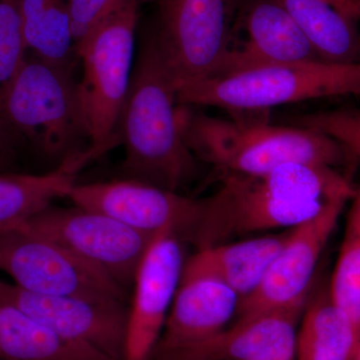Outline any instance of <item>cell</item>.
<instances>
[{"label": "cell", "mask_w": 360, "mask_h": 360, "mask_svg": "<svg viewBox=\"0 0 360 360\" xmlns=\"http://www.w3.org/2000/svg\"><path fill=\"white\" fill-rule=\"evenodd\" d=\"M355 188L338 168L326 165L291 163L264 174H222L217 191L200 200L186 240L201 250L288 231L352 200Z\"/></svg>", "instance_id": "obj_1"}, {"label": "cell", "mask_w": 360, "mask_h": 360, "mask_svg": "<svg viewBox=\"0 0 360 360\" xmlns=\"http://www.w3.org/2000/svg\"><path fill=\"white\" fill-rule=\"evenodd\" d=\"M176 84L151 32L142 40L123 105L118 137L124 146L120 179L181 193L198 160L180 131Z\"/></svg>", "instance_id": "obj_2"}, {"label": "cell", "mask_w": 360, "mask_h": 360, "mask_svg": "<svg viewBox=\"0 0 360 360\" xmlns=\"http://www.w3.org/2000/svg\"><path fill=\"white\" fill-rule=\"evenodd\" d=\"M180 131L198 160L222 174H258L291 163L347 165L349 153L319 130L270 124L265 112L214 117L179 104Z\"/></svg>", "instance_id": "obj_3"}, {"label": "cell", "mask_w": 360, "mask_h": 360, "mask_svg": "<svg viewBox=\"0 0 360 360\" xmlns=\"http://www.w3.org/2000/svg\"><path fill=\"white\" fill-rule=\"evenodd\" d=\"M0 123L58 167L75 174L82 168L90 139L73 68L28 52L0 101Z\"/></svg>", "instance_id": "obj_4"}, {"label": "cell", "mask_w": 360, "mask_h": 360, "mask_svg": "<svg viewBox=\"0 0 360 360\" xmlns=\"http://www.w3.org/2000/svg\"><path fill=\"white\" fill-rule=\"evenodd\" d=\"M179 104L212 106L231 115L340 96L360 97V63L324 60L265 66L179 85Z\"/></svg>", "instance_id": "obj_5"}, {"label": "cell", "mask_w": 360, "mask_h": 360, "mask_svg": "<svg viewBox=\"0 0 360 360\" xmlns=\"http://www.w3.org/2000/svg\"><path fill=\"white\" fill-rule=\"evenodd\" d=\"M143 0H125L77 49L84 75L78 82L89 134L82 168L120 144L118 122L132 75L135 30Z\"/></svg>", "instance_id": "obj_6"}, {"label": "cell", "mask_w": 360, "mask_h": 360, "mask_svg": "<svg viewBox=\"0 0 360 360\" xmlns=\"http://www.w3.org/2000/svg\"><path fill=\"white\" fill-rule=\"evenodd\" d=\"M151 34L176 84L214 77L231 49L245 0H155Z\"/></svg>", "instance_id": "obj_7"}, {"label": "cell", "mask_w": 360, "mask_h": 360, "mask_svg": "<svg viewBox=\"0 0 360 360\" xmlns=\"http://www.w3.org/2000/svg\"><path fill=\"white\" fill-rule=\"evenodd\" d=\"M20 225L101 270L124 290L134 284L156 234L136 231L103 213L75 205H51Z\"/></svg>", "instance_id": "obj_8"}, {"label": "cell", "mask_w": 360, "mask_h": 360, "mask_svg": "<svg viewBox=\"0 0 360 360\" xmlns=\"http://www.w3.org/2000/svg\"><path fill=\"white\" fill-rule=\"evenodd\" d=\"M0 271L23 290L124 302L125 290L65 248L18 225L0 231Z\"/></svg>", "instance_id": "obj_9"}, {"label": "cell", "mask_w": 360, "mask_h": 360, "mask_svg": "<svg viewBox=\"0 0 360 360\" xmlns=\"http://www.w3.org/2000/svg\"><path fill=\"white\" fill-rule=\"evenodd\" d=\"M0 303L16 307L68 340L112 360H124L129 309L123 302L41 295L0 279Z\"/></svg>", "instance_id": "obj_10"}, {"label": "cell", "mask_w": 360, "mask_h": 360, "mask_svg": "<svg viewBox=\"0 0 360 360\" xmlns=\"http://www.w3.org/2000/svg\"><path fill=\"white\" fill-rule=\"evenodd\" d=\"M65 198L78 207L103 213L136 231L155 234L174 229L181 240L191 233L200 208V200L125 179L75 182Z\"/></svg>", "instance_id": "obj_11"}, {"label": "cell", "mask_w": 360, "mask_h": 360, "mask_svg": "<svg viewBox=\"0 0 360 360\" xmlns=\"http://www.w3.org/2000/svg\"><path fill=\"white\" fill-rule=\"evenodd\" d=\"M181 238L174 229L158 232L134 277L124 360H149L167 322L184 267Z\"/></svg>", "instance_id": "obj_12"}, {"label": "cell", "mask_w": 360, "mask_h": 360, "mask_svg": "<svg viewBox=\"0 0 360 360\" xmlns=\"http://www.w3.org/2000/svg\"><path fill=\"white\" fill-rule=\"evenodd\" d=\"M345 205L328 206L290 229L257 290L239 302L234 321L285 307L311 292L317 264Z\"/></svg>", "instance_id": "obj_13"}, {"label": "cell", "mask_w": 360, "mask_h": 360, "mask_svg": "<svg viewBox=\"0 0 360 360\" xmlns=\"http://www.w3.org/2000/svg\"><path fill=\"white\" fill-rule=\"evenodd\" d=\"M240 296L221 279L187 260L167 322L149 360H169L231 324Z\"/></svg>", "instance_id": "obj_14"}, {"label": "cell", "mask_w": 360, "mask_h": 360, "mask_svg": "<svg viewBox=\"0 0 360 360\" xmlns=\"http://www.w3.org/2000/svg\"><path fill=\"white\" fill-rule=\"evenodd\" d=\"M236 28L241 30L245 37L240 41H232L219 71L212 77L265 66L322 60L276 0H245Z\"/></svg>", "instance_id": "obj_15"}, {"label": "cell", "mask_w": 360, "mask_h": 360, "mask_svg": "<svg viewBox=\"0 0 360 360\" xmlns=\"http://www.w3.org/2000/svg\"><path fill=\"white\" fill-rule=\"evenodd\" d=\"M310 293L285 307L236 321L169 360H295L296 335Z\"/></svg>", "instance_id": "obj_16"}, {"label": "cell", "mask_w": 360, "mask_h": 360, "mask_svg": "<svg viewBox=\"0 0 360 360\" xmlns=\"http://www.w3.org/2000/svg\"><path fill=\"white\" fill-rule=\"evenodd\" d=\"M360 347V331L329 292L314 288L296 335L295 360H352Z\"/></svg>", "instance_id": "obj_17"}, {"label": "cell", "mask_w": 360, "mask_h": 360, "mask_svg": "<svg viewBox=\"0 0 360 360\" xmlns=\"http://www.w3.org/2000/svg\"><path fill=\"white\" fill-rule=\"evenodd\" d=\"M290 229L198 250L191 262L221 279L241 300L257 290Z\"/></svg>", "instance_id": "obj_18"}, {"label": "cell", "mask_w": 360, "mask_h": 360, "mask_svg": "<svg viewBox=\"0 0 360 360\" xmlns=\"http://www.w3.org/2000/svg\"><path fill=\"white\" fill-rule=\"evenodd\" d=\"M0 360H112L0 303Z\"/></svg>", "instance_id": "obj_19"}, {"label": "cell", "mask_w": 360, "mask_h": 360, "mask_svg": "<svg viewBox=\"0 0 360 360\" xmlns=\"http://www.w3.org/2000/svg\"><path fill=\"white\" fill-rule=\"evenodd\" d=\"M309 39L319 58L335 63H360V32L326 0H276Z\"/></svg>", "instance_id": "obj_20"}, {"label": "cell", "mask_w": 360, "mask_h": 360, "mask_svg": "<svg viewBox=\"0 0 360 360\" xmlns=\"http://www.w3.org/2000/svg\"><path fill=\"white\" fill-rule=\"evenodd\" d=\"M20 11L28 52L49 65L75 68L68 0H20Z\"/></svg>", "instance_id": "obj_21"}, {"label": "cell", "mask_w": 360, "mask_h": 360, "mask_svg": "<svg viewBox=\"0 0 360 360\" xmlns=\"http://www.w3.org/2000/svg\"><path fill=\"white\" fill-rule=\"evenodd\" d=\"M75 179L65 167L44 174H0V231L22 224L56 198H65Z\"/></svg>", "instance_id": "obj_22"}, {"label": "cell", "mask_w": 360, "mask_h": 360, "mask_svg": "<svg viewBox=\"0 0 360 360\" xmlns=\"http://www.w3.org/2000/svg\"><path fill=\"white\" fill-rule=\"evenodd\" d=\"M328 288L335 302L349 315L360 331V184L352 198Z\"/></svg>", "instance_id": "obj_23"}, {"label": "cell", "mask_w": 360, "mask_h": 360, "mask_svg": "<svg viewBox=\"0 0 360 360\" xmlns=\"http://www.w3.org/2000/svg\"><path fill=\"white\" fill-rule=\"evenodd\" d=\"M27 53L20 0H0V101Z\"/></svg>", "instance_id": "obj_24"}, {"label": "cell", "mask_w": 360, "mask_h": 360, "mask_svg": "<svg viewBox=\"0 0 360 360\" xmlns=\"http://www.w3.org/2000/svg\"><path fill=\"white\" fill-rule=\"evenodd\" d=\"M288 120L292 125L319 130L335 139L350 155L360 158V110L316 111L292 116Z\"/></svg>", "instance_id": "obj_25"}, {"label": "cell", "mask_w": 360, "mask_h": 360, "mask_svg": "<svg viewBox=\"0 0 360 360\" xmlns=\"http://www.w3.org/2000/svg\"><path fill=\"white\" fill-rule=\"evenodd\" d=\"M125 0H68L75 51L99 23Z\"/></svg>", "instance_id": "obj_26"}, {"label": "cell", "mask_w": 360, "mask_h": 360, "mask_svg": "<svg viewBox=\"0 0 360 360\" xmlns=\"http://www.w3.org/2000/svg\"><path fill=\"white\" fill-rule=\"evenodd\" d=\"M21 143L0 123V174L13 172Z\"/></svg>", "instance_id": "obj_27"}, {"label": "cell", "mask_w": 360, "mask_h": 360, "mask_svg": "<svg viewBox=\"0 0 360 360\" xmlns=\"http://www.w3.org/2000/svg\"><path fill=\"white\" fill-rule=\"evenodd\" d=\"M326 1L348 18L354 20H360V7L357 0H326Z\"/></svg>", "instance_id": "obj_28"}, {"label": "cell", "mask_w": 360, "mask_h": 360, "mask_svg": "<svg viewBox=\"0 0 360 360\" xmlns=\"http://www.w3.org/2000/svg\"><path fill=\"white\" fill-rule=\"evenodd\" d=\"M352 360H360V347L359 349H357L356 354H354V356L352 357Z\"/></svg>", "instance_id": "obj_29"}]
</instances>
